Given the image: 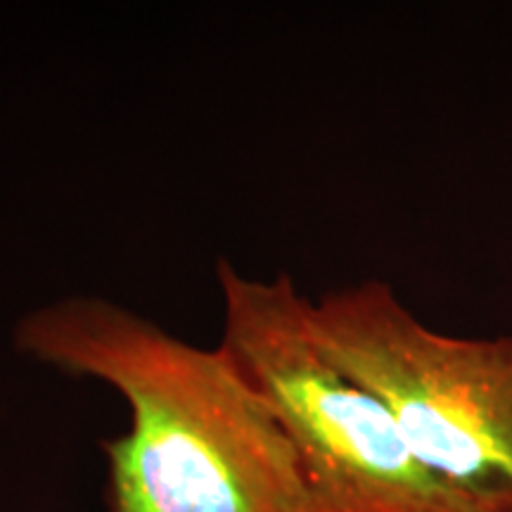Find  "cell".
I'll list each match as a JSON object with an SVG mask.
<instances>
[{
    "label": "cell",
    "mask_w": 512,
    "mask_h": 512,
    "mask_svg": "<svg viewBox=\"0 0 512 512\" xmlns=\"http://www.w3.org/2000/svg\"><path fill=\"white\" fill-rule=\"evenodd\" d=\"M311 320L441 479L484 512H512V335L432 330L380 280L328 292Z\"/></svg>",
    "instance_id": "cell-3"
},
{
    "label": "cell",
    "mask_w": 512,
    "mask_h": 512,
    "mask_svg": "<svg viewBox=\"0 0 512 512\" xmlns=\"http://www.w3.org/2000/svg\"><path fill=\"white\" fill-rule=\"evenodd\" d=\"M221 347L283 422L313 512H484L413 451L384 403L332 361L311 299L287 273L242 275L219 259Z\"/></svg>",
    "instance_id": "cell-2"
},
{
    "label": "cell",
    "mask_w": 512,
    "mask_h": 512,
    "mask_svg": "<svg viewBox=\"0 0 512 512\" xmlns=\"http://www.w3.org/2000/svg\"><path fill=\"white\" fill-rule=\"evenodd\" d=\"M17 347L126 399L128 432L105 444L107 512H313L283 422L221 344L72 294L24 316Z\"/></svg>",
    "instance_id": "cell-1"
}]
</instances>
